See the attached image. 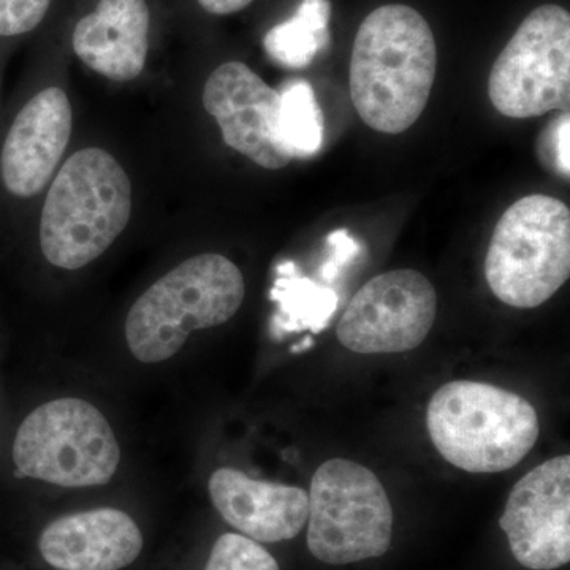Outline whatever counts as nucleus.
<instances>
[{
    "instance_id": "obj_21",
    "label": "nucleus",
    "mask_w": 570,
    "mask_h": 570,
    "mask_svg": "<svg viewBox=\"0 0 570 570\" xmlns=\"http://www.w3.org/2000/svg\"><path fill=\"white\" fill-rule=\"evenodd\" d=\"M51 0H0V36H20L36 29Z\"/></svg>"
},
{
    "instance_id": "obj_1",
    "label": "nucleus",
    "mask_w": 570,
    "mask_h": 570,
    "mask_svg": "<svg viewBox=\"0 0 570 570\" xmlns=\"http://www.w3.org/2000/svg\"><path fill=\"white\" fill-rule=\"evenodd\" d=\"M438 48L425 18L392 3L371 11L352 50L348 89L356 112L376 132H406L436 80Z\"/></svg>"
},
{
    "instance_id": "obj_15",
    "label": "nucleus",
    "mask_w": 570,
    "mask_h": 570,
    "mask_svg": "<svg viewBox=\"0 0 570 570\" xmlns=\"http://www.w3.org/2000/svg\"><path fill=\"white\" fill-rule=\"evenodd\" d=\"M149 21L146 0H100L75 28L73 50L105 78L132 81L145 69Z\"/></svg>"
},
{
    "instance_id": "obj_18",
    "label": "nucleus",
    "mask_w": 570,
    "mask_h": 570,
    "mask_svg": "<svg viewBox=\"0 0 570 570\" xmlns=\"http://www.w3.org/2000/svg\"><path fill=\"white\" fill-rule=\"evenodd\" d=\"M284 285V295L291 299L292 311L298 318L299 328H311L314 333L322 332L332 321L337 309V295L333 288L306 279L295 277L291 283L279 281Z\"/></svg>"
},
{
    "instance_id": "obj_5",
    "label": "nucleus",
    "mask_w": 570,
    "mask_h": 570,
    "mask_svg": "<svg viewBox=\"0 0 570 570\" xmlns=\"http://www.w3.org/2000/svg\"><path fill=\"white\" fill-rule=\"evenodd\" d=\"M570 275L569 206L530 195L502 214L485 258L491 292L504 305L532 309L549 302Z\"/></svg>"
},
{
    "instance_id": "obj_12",
    "label": "nucleus",
    "mask_w": 570,
    "mask_h": 570,
    "mask_svg": "<svg viewBox=\"0 0 570 570\" xmlns=\"http://www.w3.org/2000/svg\"><path fill=\"white\" fill-rule=\"evenodd\" d=\"M71 134L69 97L48 88L18 112L0 153V175L17 197H36L50 183Z\"/></svg>"
},
{
    "instance_id": "obj_7",
    "label": "nucleus",
    "mask_w": 570,
    "mask_h": 570,
    "mask_svg": "<svg viewBox=\"0 0 570 570\" xmlns=\"http://www.w3.org/2000/svg\"><path fill=\"white\" fill-rule=\"evenodd\" d=\"M307 497V547L318 561L344 566L387 553L393 510L371 469L351 460H328L313 475Z\"/></svg>"
},
{
    "instance_id": "obj_17",
    "label": "nucleus",
    "mask_w": 570,
    "mask_h": 570,
    "mask_svg": "<svg viewBox=\"0 0 570 570\" xmlns=\"http://www.w3.org/2000/svg\"><path fill=\"white\" fill-rule=\"evenodd\" d=\"M279 97L277 140L292 159L314 156L324 142V116L313 86L306 80H291Z\"/></svg>"
},
{
    "instance_id": "obj_10",
    "label": "nucleus",
    "mask_w": 570,
    "mask_h": 570,
    "mask_svg": "<svg viewBox=\"0 0 570 570\" xmlns=\"http://www.w3.org/2000/svg\"><path fill=\"white\" fill-rule=\"evenodd\" d=\"M499 527L523 568L553 570L570 561V456L532 469L510 491Z\"/></svg>"
},
{
    "instance_id": "obj_22",
    "label": "nucleus",
    "mask_w": 570,
    "mask_h": 570,
    "mask_svg": "<svg viewBox=\"0 0 570 570\" xmlns=\"http://www.w3.org/2000/svg\"><path fill=\"white\" fill-rule=\"evenodd\" d=\"M326 245L332 249V253H330L325 264L322 265L321 277L325 283H333L337 275H340L341 269L351 264L356 255L360 254L362 246L344 228L332 232V234L326 236Z\"/></svg>"
},
{
    "instance_id": "obj_16",
    "label": "nucleus",
    "mask_w": 570,
    "mask_h": 570,
    "mask_svg": "<svg viewBox=\"0 0 570 570\" xmlns=\"http://www.w3.org/2000/svg\"><path fill=\"white\" fill-rule=\"evenodd\" d=\"M328 0H303L291 20L266 33L264 45L273 61L287 69H305L330 41Z\"/></svg>"
},
{
    "instance_id": "obj_8",
    "label": "nucleus",
    "mask_w": 570,
    "mask_h": 570,
    "mask_svg": "<svg viewBox=\"0 0 570 570\" xmlns=\"http://www.w3.org/2000/svg\"><path fill=\"white\" fill-rule=\"evenodd\" d=\"M491 104L513 119L535 118L570 107V14L560 6L532 10L489 78Z\"/></svg>"
},
{
    "instance_id": "obj_2",
    "label": "nucleus",
    "mask_w": 570,
    "mask_h": 570,
    "mask_svg": "<svg viewBox=\"0 0 570 570\" xmlns=\"http://www.w3.org/2000/svg\"><path fill=\"white\" fill-rule=\"evenodd\" d=\"M132 213V184L110 153H75L55 178L40 219V247L51 265L80 269L110 249Z\"/></svg>"
},
{
    "instance_id": "obj_14",
    "label": "nucleus",
    "mask_w": 570,
    "mask_h": 570,
    "mask_svg": "<svg viewBox=\"0 0 570 570\" xmlns=\"http://www.w3.org/2000/svg\"><path fill=\"white\" fill-rule=\"evenodd\" d=\"M43 560L59 570H119L142 550L140 528L118 509H94L52 521L41 532Z\"/></svg>"
},
{
    "instance_id": "obj_23",
    "label": "nucleus",
    "mask_w": 570,
    "mask_h": 570,
    "mask_svg": "<svg viewBox=\"0 0 570 570\" xmlns=\"http://www.w3.org/2000/svg\"><path fill=\"white\" fill-rule=\"evenodd\" d=\"M254 0H198L202 9L212 14H232L246 9Z\"/></svg>"
},
{
    "instance_id": "obj_4",
    "label": "nucleus",
    "mask_w": 570,
    "mask_h": 570,
    "mask_svg": "<svg viewBox=\"0 0 570 570\" xmlns=\"http://www.w3.org/2000/svg\"><path fill=\"white\" fill-rule=\"evenodd\" d=\"M426 426L438 452L472 474L517 466L540 433L538 412L530 401L475 381L442 385L428 404Z\"/></svg>"
},
{
    "instance_id": "obj_9",
    "label": "nucleus",
    "mask_w": 570,
    "mask_h": 570,
    "mask_svg": "<svg viewBox=\"0 0 570 570\" xmlns=\"http://www.w3.org/2000/svg\"><path fill=\"white\" fill-rule=\"evenodd\" d=\"M438 295L415 269H393L367 281L337 324L340 343L355 354L414 351L433 328Z\"/></svg>"
},
{
    "instance_id": "obj_19",
    "label": "nucleus",
    "mask_w": 570,
    "mask_h": 570,
    "mask_svg": "<svg viewBox=\"0 0 570 570\" xmlns=\"http://www.w3.org/2000/svg\"><path fill=\"white\" fill-rule=\"evenodd\" d=\"M205 570H279V566L261 543L228 532L214 543Z\"/></svg>"
},
{
    "instance_id": "obj_24",
    "label": "nucleus",
    "mask_w": 570,
    "mask_h": 570,
    "mask_svg": "<svg viewBox=\"0 0 570 570\" xmlns=\"http://www.w3.org/2000/svg\"><path fill=\"white\" fill-rule=\"evenodd\" d=\"M313 346V340H311V337H307V340L305 341V343L302 344V346H295L294 347V352L296 351H303V348H307V347H311Z\"/></svg>"
},
{
    "instance_id": "obj_13",
    "label": "nucleus",
    "mask_w": 570,
    "mask_h": 570,
    "mask_svg": "<svg viewBox=\"0 0 570 570\" xmlns=\"http://www.w3.org/2000/svg\"><path fill=\"white\" fill-rule=\"evenodd\" d=\"M214 508L235 530L255 542H283L303 531L309 497L298 487L250 479L234 468L214 471L208 482Z\"/></svg>"
},
{
    "instance_id": "obj_3",
    "label": "nucleus",
    "mask_w": 570,
    "mask_h": 570,
    "mask_svg": "<svg viewBox=\"0 0 570 570\" xmlns=\"http://www.w3.org/2000/svg\"><path fill=\"white\" fill-rule=\"evenodd\" d=\"M246 284L234 262L200 254L160 277L130 307L126 341L138 362L153 365L181 351L195 330L224 325L245 302Z\"/></svg>"
},
{
    "instance_id": "obj_20",
    "label": "nucleus",
    "mask_w": 570,
    "mask_h": 570,
    "mask_svg": "<svg viewBox=\"0 0 570 570\" xmlns=\"http://www.w3.org/2000/svg\"><path fill=\"white\" fill-rule=\"evenodd\" d=\"M570 116L569 111L562 112L540 135L538 156L543 165H549L550 170L569 178L570 175Z\"/></svg>"
},
{
    "instance_id": "obj_6",
    "label": "nucleus",
    "mask_w": 570,
    "mask_h": 570,
    "mask_svg": "<svg viewBox=\"0 0 570 570\" xmlns=\"http://www.w3.org/2000/svg\"><path fill=\"white\" fill-rule=\"evenodd\" d=\"M18 475L66 489L107 485L121 449L107 417L81 397H59L33 409L17 431Z\"/></svg>"
},
{
    "instance_id": "obj_11",
    "label": "nucleus",
    "mask_w": 570,
    "mask_h": 570,
    "mask_svg": "<svg viewBox=\"0 0 570 570\" xmlns=\"http://www.w3.org/2000/svg\"><path fill=\"white\" fill-rule=\"evenodd\" d=\"M206 111L223 130L224 141L268 170L287 167L292 157L277 140L279 91L243 62H225L209 75Z\"/></svg>"
}]
</instances>
